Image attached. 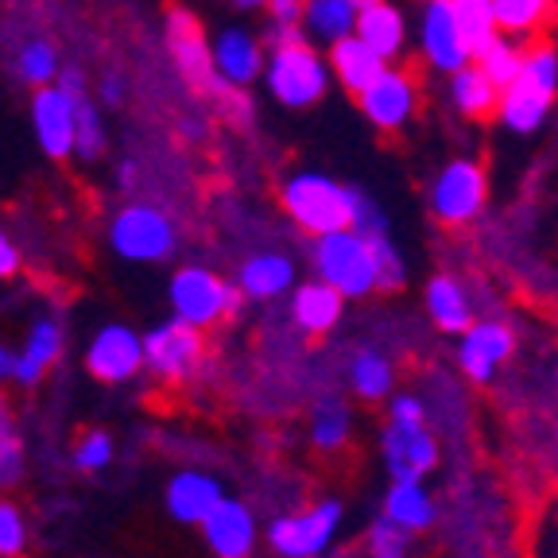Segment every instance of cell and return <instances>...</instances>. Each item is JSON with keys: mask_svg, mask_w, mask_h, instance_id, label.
<instances>
[{"mask_svg": "<svg viewBox=\"0 0 558 558\" xmlns=\"http://www.w3.org/2000/svg\"><path fill=\"white\" fill-rule=\"evenodd\" d=\"M20 78L27 86H51L59 78V54L47 39H35L20 51Z\"/></svg>", "mask_w": 558, "mask_h": 558, "instance_id": "e575fe53", "label": "cell"}, {"mask_svg": "<svg viewBox=\"0 0 558 558\" xmlns=\"http://www.w3.org/2000/svg\"><path fill=\"white\" fill-rule=\"evenodd\" d=\"M373 558H408V532L388 520H376L373 527Z\"/></svg>", "mask_w": 558, "mask_h": 558, "instance_id": "ab89813d", "label": "cell"}, {"mask_svg": "<svg viewBox=\"0 0 558 558\" xmlns=\"http://www.w3.org/2000/svg\"><path fill=\"white\" fill-rule=\"evenodd\" d=\"M515 338L505 323H470V330L462 333V349H458V361H462V373L477 384H488L497 365H505L512 357Z\"/></svg>", "mask_w": 558, "mask_h": 558, "instance_id": "e0dca14e", "label": "cell"}, {"mask_svg": "<svg viewBox=\"0 0 558 558\" xmlns=\"http://www.w3.org/2000/svg\"><path fill=\"white\" fill-rule=\"evenodd\" d=\"M326 66H330V78H338L349 94H361V89H365L368 82L388 66V59H380V54H376L361 35L349 32V35H341V39H333L330 44V59H326Z\"/></svg>", "mask_w": 558, "mask_h": 558, "instance_id": "ac0fdd59", "label": "cell"}, {"mask_svg": "<svg viewBox=\"0 0 558 558\" xmlns=\"http://www.w3.org/2000/svg\"><path fill=\"white\" fill-rule=\"evenodd\" d=\"M32 124L39 148L51 159L74 156V97L59 86H35Z\"/></svg>", "mask_w": 558, "mask_h": 558, "instance_id": "4fadbf2b", "label": "cell"}, {"mask_svg": "<svg viewBox=\"0 0 558 558\" xmlns=\"http://www.w3.org/2000/svg\"><path fill=\"white\" fill-rule=\"evenodd\" d=\"M27 361H32L35 368H51L54 361H59V353H62V330H59V323L54 318H39V323L32 326V333H27V341H24V349H20Z\"/></svg>", "mask_w": 558, "mask_h": 558, "instance_id": "836d02e7", "label": "cell"}, {"mask_svg": "<svg viewBox=\"0 0 558 558\" xmlns=\"http://www.w3.org/2000/svg\"><path fill=\"white\" fill-rule=\"evenodd\" d=\"M427 311L435 318L438 330L446 333H465L473 323V311H470V299H465L462 283L453 276H435L427 283Z\"/></svg>", "mask_w": 558, "mask_h": 558, "instance_id": "484cf974", "label": "cell"}, {"mask_svg": "<svg viewBox=\"0 0 558 558\" xmlns=\"http://www.w3.org/2000/svg\"><path fill=\"white\" fill-rule=\"evenodd\" d=\"M353 24H357V4H353V0H303V20H299V27H303L306 39H326V44H333V39L353 32Z\"/></svg>", "mask_w": 558, "mask_h": 558, "instance_id": "4316f807", "label": "cell"}, {"mask_svg": "<svg viewBox=\"0 0 558 558\" xmlns=\"http://www.w3.org/2000/svg\"><path fill=\"white\" fill-rule=\"evenodd\" d=\"M392 423H400V427H415V423H423V403H418L415 396H396L392 400Z\"/></svg>", "mask_w": 558, "mask_h": 558, "instance_id": "b9f144b4", "label": "cell"}, {"mask_svg": "<svg viewBox=\"0 0 558 558\" xmlns=\"http://www.w3.org/2000/svg\"><path fill=\"white\" fill-rule=\"evenodd\" d=\"M357 101H361V113H365L376 129L400 132L418 109L415 74H408V70H396V66H384L380 74H376V78L361 89Z\"/></svg>", "mask_w": 558, "mask_h": 558, "instance_id": "8fae6325", "label": "cell"}, {"mask_svg": "<svg viewBox=\"0 0 558 558\" xmlns=\"http://www.w3.org/2000/svg\"><path fill=\"white\" fill-rule=\"evenodd\" d=\"M202 535H206L209 550L218 558H248L256 547V520L248 512V505L221 497L202 520Z\"/></svg>", "mask_w": 558, "mask_h": 558, "instance_id": "9a60e30c", "label": "cell"}, {"mask_svg": "<svg viewBox=\"0 0 558 558\" xmlns=\"http://www.w3.org/2000/svg\"><path fill=\"white\" fill-rule=\"evenodd\" d=\"M373 241V260H376V288L380 291H396L403 288L408 268H403V256L396 253V244L388 233H365Z\"/></svg>", "mask_w": 558, "mask_h": 558, "instance_id": "d590c367", "label": "cell"}, {"mask_svg": "<svg viewBox=\"0 0 558 558\" xmlns=\"http://www.w3.org/2000/svg\"><path fill=\"white\" fill-rule=\"evenodd\" d=\"M136 179H140L136 163H124V167H121V186H136Z\"/></svg>", "mask_w": 558, "mask_h": 558, "instance_id": "c3c4849f", "label": "cell"}, {"mask_svg": "<svg viewBox=\"0 0 558 558\" xmlns=\"http://www.w3.org/2000/svg\"><path fill=\"white\" fill-rule=\"evenodd\" d=\"M218 500H221V485L209 473L198 470L174 473L171 485H167V512L179 523H202Z\"/></svg>", "mask_w": 558, "mask_h": 558, "instance_id": "44dd1931", "label": "cell"}, {"mask_svg": "<svg viewBox=\"0 0 558 558\" xmlns=\"http://www.w3.org/2000/svg\"><path fill=\"white\" fill-rule=\"evenodd\" d=\"M105 151V124L97 105L86 94L74 97V156L97 159Z\"/></svg>", "mask_w": 558, "mask_h": 558, "instance_id": "1f68e13d", "label": "cell"}, {"mask_svg": "<svg viewBox=\"0 0 558 558\" xmlns=\"http://www.w3.org/2000/svg\"><path fill=\"white\" fill-rule=\"evenodd\" d=\"M167 51H171L174 66H179V74H183V82L194 89V94H206L218 86L221 74L214 70V51H209L206 44V32H202V20L194 16V12L179 9L174 4L171 12H167Z\"/></svg>", "mask_w": 558, "mask_h": 558, "instance_id": "ba28073f", "label": "cell"}, {"mask_svg": "<svg viewBox=\"0 0 558 558\" xmlns=\"http://www.w3.org/2000/svg\"><path fill=\"white\" fill-rule=\"evenodd\" d=\"M167 299H171L174 318H183V323L198 326V330L221 323V318H233L244 303L241 288L226 283V279L214 276L209 268H194V264L174 271Z\"/></svg>", "mask_w": 558, "mask_h": 558, "instance_id": "5b68a950", "label": "cell"}, {"mask_svg": "<svg viewBox=\"0 0 558 558\" xmlns=\"http://www.w3.org/2000/svg\"><path fill=\"white\" fill-rule=\"evenodd\" d=\"M338 523L341 505L338 500H323V505L306 508V512L279 515L268 527V543L283 558H318L338 535Z\"/></svg>", "mask_w": 558, "mask_h": 558, "instance_id": "9c48e42d", "label": "cell"}, {"mask_svg": "<svg viewBox=\"0 0 558 558\" xmlns=\"http://www.w3.org/2000/svg\"><path fill=\"white\" fill-rule=\"evenodd\" d=\"M353 4H357V9H365V4H373V0H353Z\"/></svg>", "mask_w": 558, "mask_h": 558, "instance_id": "f907efd6", "label": "cell"}, {"mask_svg": "<svg viewBox=\"0 0 558 558\" xmlns=\"http://www.w3.org/2000/svg\"><path fill=\"white\" fill-rule=\"evenodd\" d=\"M384 462L396 481H423L438 465V442L423 423H415V427L392 423L384 435Z\"/></svg>", "mask_w": 558, "mask_h": 558, "instance_id": "2e32d148", "label": "cell"}, {"mask_svg": "<svg viewBox=\"0 0 558 558\" xmlns=\"http://www.w3.org/2000/svg\"><path fill=\"white\" fill-rule=\"evenodd\" d=\"M555 94H558V51L550 44L527 47L515 78L500 89V101H497L500 124L508 132L527 136V132H535L547 121Z\"/></svg>", "mask_w": 558, "mask_h": 558, "instance_id": "6da1fadb", "label": "cell"}, {"mask_svg": "<svg viewBox=\"0 0 558 558\" xmlns=\"http://www.w3.org/2000/svg\"><path fill=\"white\" fill-rule=\"evenodd\" d=\"M12 411H9V400H4V392H0V435H12Z\"/></svg>", "mask_w": 558, "mask_h": 558, "instance_id": "bcb514c9", "label": "cell"}, {"mask_svg": "<svg viewBox=\"0 0 558 558\" xmlns=\"http://www.w3.org/2000/svg\"><path fill=\"white\" fill-rule=\"evenodd\" d=\"M314 271L323 283H330L341 299H361L376 291V260L373 241L361 229H333V233L314 236L311 248Z\"/></svg>", "mask_w": 558, "mask_h": 558, "instance_id": "277c9868", "label": "cell"}, {"mask_svg": "<svg viewBox=\"0 0 558 558\" xmlns=\"http://www.w3.org/2000/svg\"><path fill=\"white\" fill-rule=\"evenodd\" d=\"M202 330L183 318H171V323L156 326V330L144 338V365L159 376V380H191V373L202 361Z\"/></svg>", "mask_w": 558, "mask_h": 558, "instance_id": "30bf717a", "label": "cell"}, {"mask_svg": "<svg viewBox=\"0 0 558 558\" xmlns=\"http://www.w3.org/2000/svg\"><path fill=\"white\" fill-rule=\"evenodd\" d=\"M450 97H453V109H458L462 117H470V121H488V117H497L500 89L481 74L477 62H465L462 70H453Z\"/></svg>", "mask_w": 558, "mask_h": 558, "instance_id": "603a6c76", "label": "cell"}, {"mask_svg": "<svg viewBox=\"0 0 558 558\" xmlns=\"http://www.w3.org/2000/svg\"><path fill=\"white\" fill-rule=\"evenodd\" d=\"M109 462H113V438L105 435V430H89V435L74 446V465H78V470L97 473Z\"/></svg>", "mask_w": 558, "mask_h": 558, "instance_id": "74e56055", "label": "cell"}, {"mask_svg": "<svg viewBox=\"0 0 558 558\" xmlns=\"http://www.w3.org/2000/svg\"><path fill=\"white\" fill-rule=\"evenodd\" d=\"M109 241H113L117 256L132 264H156L167 260L179 244L174 221L167 218L159 206H124L109 226Z\"/></svg>", "mask_w": 558, "mask_h": 558, "instance_id": "8992f818", "label": "cell"}, {"mask_svg": "<svg viewBox=\"0 0 558 558\" xmlns=\"http://www.w3.org/2000/svg\"><path fill=\"white\" fill-rule=\"evenodd\" d=\"M291 279H295V264L288 256L256 253L253 260H244L236 288H241L244 299H276L291 288Z\"/></svg>", "mask_w": 558, "mask_h": 558, "instance_id": "cb8c5ba5", "label": "cell"}, {"mask_svg": "<svg viewBox=\"0 0 558 558\" xmlns=\"http://www.w3.org/2000/svg\"><path fill=\"white\" fill-rule=\"evenodd\" d=\"M357 198H361V191L338 183V179H330V174H323V171L291 174L288 183H283V191H279V202L288 209V218L295 221L299 229H306L311 236L353 226Z\"/></svg>", "mask_w": 558, "mask_h": 558, "instance_id": "3957f363", "label": "cell"}, {"mask_svg": "<svg viewBox=\"0 0 558 558\" xmlns=\"http://www.w3.org/2000/svg\"><path fill=\"white\" fill-rule=\"evenodd\" d=\"M488 198V179L485 167L477 159H450L430 183V214L442 226H470L485 209Z\"/></svg>", "mask_w": 558, "mask_h": 558, "instance_id": "52a82bcc", "label": "cell"}, {"mask_svg": "<svg viewBox=\"0 0 558 558\" xmlns=\"http://www.w3.org/2000/svg\"><path fill=\"white\" fill-rule=\"evenodd\" d=\"M27 547V523L12 500H0V558H16Z\"/></svg>", "mask_w": 558, "mask_h": 558, "instance_id": "8d00e7d4", "label": "cell"}, {"mask_svg": "<svg viewBox=\"0 0 558 558\" xmlns=\"http://www.w3.org/2000/svg\"><path fill=\"white\" fill-rule=\"evenodd\" d=\"M236 4H241V9H264L268 0H236Z\"/></svg>", "mask_w": 558, "mask_h": 558, "instance_id": "681fc988", "label": "cell"}, {"mask_svg": "<svg viewBox=\"0 0 558 558\" xmlns=\"http://www.w3.org/2000/svg\"><path fill=\"white\" fill-rule=\"evenodd\" d=\"M349 380H353V392L361 396V400H384V396L392 392V365H388V357H380V353H357L353 357V368H349Z\"/></svg>", "mask_w": 558, "mask_h": 558, "instance_id": "f546056e", "label": "cell"}, {"mask_svg": "<svg viewBox=\"0 0 558 558\" xmlns=\"http://www.w3.org/2000/svg\"><path fill=\"white\" fill-rule=\"evenodd\" d=\"M86 368L105 384L132 380L144 368V338L121 323L101 326L86 349Z\"/></svg>", "mask_w": 558, "mask_h": 558, "instance_id": "7c38bea8", "label": "cell"}, {"mask_svg": "<svg viewBox=\"0 0 558 558\" xmlns=\"http://www.w3.org/2000/svg\"><path fill=\"white\" fill-rule=\"evenodd\" d=\"M450 9H453V20H458V32H462L470 54L485 51L500 35L497 16H493V0H450Z\"/></svg>", "mask_w": 558, "mask_h": 558, "instance_id": "f1b7e54d", "label": "cell"}, {"mask_svg": "<svg viewBox=\"0 0 558 558\" xmlns=\"http://www.w3.org/2000/svg\"><path fill=\"white\" fill-rule=\"evenodd\" d=\"M101 97H105L109 105L121 101V97H124V78H121V74H109V78L101 82Z\"/></svg>", "mask_w": 558, "mask_h": 558, "instance_id": "f6af8a7d", "label": "cell"}, {"mask_svg": "<svg viewBox=\"0 0 558 558\" xmlns=\"http://www.w3.org/2000/svg\"><path fill=\"white\" fill-rule=\"evenodd\" d=\"M500 35H539L558 16V0H493Z\"/></svg>", "mask_w": 558, "mask_h": 558, "instance_id": "83f0119b", "label": "cell"}, {"mask_svg": "<svg viewBox=\"0 0 558 558\" xmlns=\"http://www.w3.org/2000/svg\"><path fill=\"white\" fill-rule=\"evenodd\" d=\"M341 303H345V299H341L330 283L311 279V283H303V288L295 291V299H291V318H295V326L303 333L318 338V333H330L333 326H338Z\"/></svg>", "mask_w": 558, "mask_h": 558, "instance_id": "7402d4cb", "label": "cell"}, {"mask_svg": "<svg viewBox=\"0 0 558 558\" xmlns=\"http://www.w3.org/2000/svg\"><path fill=\"white\" fill-rule=\"evenodd\" d=\"M12 357H16V353H9V349L0 345V380H9L12 376Z\"/></svg>", "mask_w": 558, "mask_h": 558, "instance_id": "7dc6e473", "label": "cell"}, {"mask_svg": "<svg viewBox=\"0 0 558 558\" xmlns=\"http://www.w3.org/2000/svg\"><path fill=\"white\" fill-rule=\"evenodd\" d=\"M59 89H66L70 97H82V94H86V78H82V70H74V66L59 70Z\"/></svg>", "mask_w": 558, "mask_h": 558, "instance_id": "ee69618b", "label": "cell"}, {"mask_svg": "<svg viewBox=\"0 0 558 558\" xmlns=\"http://www.w3.org/2000/svg\"><path fill=\"white\" fill-rule=\"evenodd\" d=\"M20 477H24V442L12 430V435H0V493L20 485Z\"/></svg>", "mask_w": 558, "mask_h": 558, "instance_id": "f35d334b", "label": "cell"}, {"mask_svg": "<svg viewBox=\"0 0 558 558\" xmlns=\"http://www.w3.org/2000/svg\"><path fill=\"white\" fill-rule=\"evenodd\" d=\"M264 9L271 12L276 27H299V20H303V0H268Z\"/></svg>", "mask_w": 558, "mask_h": 558, "instance_id": "60d3db41", "label": "cell"}, {"mask_svg": "<svg viewBox=\"0 0 558 558\" xmlns=\"http://www.w3.org/2000/svg\"><path fill=\"white\" fill-rule=\"evenodd\" d=\"M311 438L318 450H341L349 442V411L338 400H323L314 408Z\"/></svg>", "mask_w": 558, "mask_h": 558, "instance_id": "d6a6232c", "label": "cell"}, {"mask_svg": "<svg viewBox=\"0 0 558 558\" xmlns=\"http://www.w3.org/2000/svg\"><path fill=\"white\" fill-rule=\"evenodd\" d=\"M20 248L12 244V236L4 233V226H0V279H12L20 271Z\"/></svg>", "mask_w": 558, "mask_h": 558, "instance_id": "7bdbcfd3", "label": "cell"}, {"mask_svg": "<svg viewBox=\"0 0 558 558\" xmlns=\"http://www.w3.org/2000/svg\"><path fill=\"white\" fill-rule=\"evenodd\" d=\"M353 35H361L380 59L392 62L408 47V20H403V12L396 9L392 0H373V4L357 9Z\"/></svg>", "mask_w": 558, "mask_h": 558, "instance_id": "d6986e66", "label": "cell"}, {"mask_svg": "<svg viewBox=\"0 0 558 558\" xmlns=\"http://www.w3.org/2000/svg\"><path fill=\"white\" fill-rule=\"evenodd\" d=\"M384 520L403 532H423L435 520V500L423 488V481H396L384 497Z\"/></svg>", "mask_w": 558, "mask_h": 558, "instance_id": "d4e9b609", "label": "cell"}, {"mask_svg": "<svg viewBox=\"0 0 558 558\" xmlns=\"http://www.w3.org/2000/svg\"><path fill=\"white\" fill-rule=\"evenodd\" d=\"M264 78H268V89L279 105L306 109V105L323 101L330 89V66L318 54V47L303 32H295L271 39V54L264 59Z\"/></svg>", "mask_w": 558, "mask_h": 558, "instance_id": "7a4b0ae2", "label": "cell"}, {"mask_svg": "<svg viewBox=\"0 0 558 558\" xmlns=\"http://www.w3.org/2000/svg\"><path fill=\"white\" fill-rule=\"evenodd\" d=\"M209 51H214V70H218L226 82H233V86H248V82L264 74L260 39H253V35L241 32V27L221 32L218 44L209 47Z\"/></svg>", "mask_w": 558, "mask_h": 558, "instance_id": "ffe728a7", "label": "cell"}, {"mask_svg": "<svg viewBox=\"0 0 558 558\" xmlns=\"http://www.w3.org/2000/svg\"><path fill=\"white\" fill-rule=\"evenodd\" d=\"M418 44H423V54H427L430 66L442 70V74H453L465 62H473L470 47H465L462 32H458L450 0H427L423 24H418Z\"/></svg>", "mask_w": 558, "mask_h": 558, "instance_id": "5bb4252c", "label": "cell"}, {"mask_svg": "<svg viewBox=\"0 0 558 558\" xmlns=\"http://www.w3.org/2000/svg\"><path fill=\"white\" fill-rule=\"evenodd\" d=\"M473 62L481 66V74H485L488 82L497 89H505L508 82L515 78V70H520L523 62V47H515L512 39H505V35H497L493 44L485 47V51L473 54Z\"/></svg>", "mask_w": 558, "mask_h": 558, "instance_id": "4dcf8cb0", "label": "cell"}]
</instances>
